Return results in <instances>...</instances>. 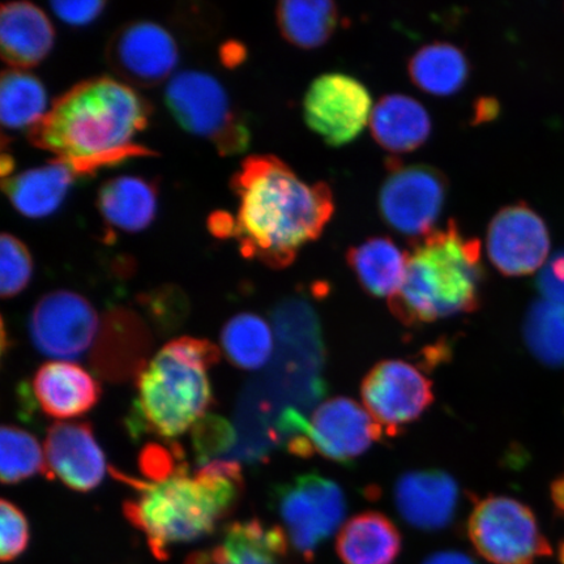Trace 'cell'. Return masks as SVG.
<instances>
[{
    "label": "cell",
    "mask_w": 564,
    "mask_h": 564,
    "mask_svg": "<svg viewBox=\"0 0 564 564\" xmlns=\"http://www.w3.org/2000/svg\"><path fill=\"white\" fill-rule=\"evenodd\" d=\"M238 197L231 237L246 259L282 270L322 236L334 216L333 189L301 180L274 156H251L231 180Z\"/></svg>",
    "instance_id": "6da1fadb"
},
{
    "label": "cell",
    "mask_w": 564,
    "mask_h": 564,
    "mask_svg": "<svg viewBox=\"0 0 564 564\" xmlns=\"http://www.w3.org/2000/svg\"><path fill=\"white\" fill-rule=\"evenodd\" d=\"M152 105L129 84L94 77L61 96L28 132L31 143L65 161L79 178L135 158L156 156L133 141Z\"/></svg>",
    "instance_id": "7a4b0ae2"
},
{
    "label": "cell",
    "mask_w": 564,
    "mask_h": 564,
    "mask_svg": "<svg viewBox=\"0 0 564 564\" xmlns=\"http://www.w3.org/2000/svg\"><path fill=\"white\" fill-rule=\"evenodd\" d=\"M119 477L138 492L124 503L126 518L145 535L152 554L161 561L167 560L173 546L214 532L243 490L241 464L230 460L204 464L194 476L181 464L161 481Z\"/></svg>",
    "instance_id": "3957f363"
},
{
    "label": "cell",
    "mask_w": 564,
    "mask_h": 564,
    "mask_svg": "<svg viewBox=\"0 0 564 564\" xmlns=\"http://www.w3.org/2000/svg\"><path fill=\"white\" fill-rule=\"evenodd\" d=\"M484 278L481 242L465 237L451 220L413 243L403 285L388 303L406 326L474 313L481 303Z\"/></svg>",
    "instance_id": "277c9868"
},
{
    "label": "cell",
    "mask_w": 564,
    "mask_h": 564,
    "mask_svg": "<svg viewBox=\"0 0 564 564\" xmlns=\"http://www.w3.org/2000/svg\"><path fill=\"white\" fill-rule=\"evenodd\" d=\"M221 351L208 340L174 338L140 372L133 432L173 440L207 415L214 401L208 371Z\"/></svg>",
    "instance_id": "5b68a950"
},
{
    "label": "cell",
    "mask_w": 564,
    "mask_h": 564,
    "mask_svg": "<svg viewBox=\"0 0 564 564\" xmlns=\"http://www.w3.org/2000/svg\"><path fill=\"white\" fill-rule=\"evenodd\" d=\"M165 102L182 129L209 140L221 156H235L249 148V126L215 76L183 70L169 82Z\"/></svg>",
    "instance_id": "8992f818"
},
{
    "label": "cell",
    "mask_w": 564,
    "mask_h": 564,
    "mask_svg": "<svg viewBox=\"0 0 564 564\" xmlns=\"http://www.w3.org/2000/svg\"><path fill=\"white\" fill-rule=\"evenodd\" d=\"M468 535L477 553L492 564H533L553 554L534 512L510 497L479 500L468 520Z\"/></svg>",
    "instance_id": "52a82bcc"
},
{
    "label": "cell",
    "mask_w": 564,
    "mask_h": 564,
    "mask_svg": "<svg viewBox=\"0 0 564 564\" xmlns=\"http://www.w3.org/2000/svg\"><path fill=\"white\" fill-rule=\"evenodd\" d=\"M273 505L289 542L303 560L312 562L317 549L341 525L347 500L333 479L308 474L279 486Z\"/></svg>",
    "instance_id": "ba28073f"
},
{
    "label": "cell",
    "mask_w": 564,
    "mask_h": 564,
    "mask_svg": "<svg viewBox=\"0 0 564 564\" xmlns=\"http://www.w3.org/2000/svg\"><path fill=\"white\" fill-rule=\"evenodd\" d=\"M446 195V176L436 169L393 161L379 193L380 215L400 235L420 239L433 231Z\"/></svg>",
    "instance_id": "9c48e42d"
},
{
    "label": "cell",
    "mask_w": 564,
    "mask_h": 564,
    "mask_svg": "<svg viewBox=\"0 0 564 564\" xmlns=\"http://www.w3.org/2000/svg\"><path fill=\"white\" fill-rule=\"evenodd\" d=\"M383 427L366 408L348 398L324 401L307 421L302 436L289 443L294 455L314 453L335 463L349 464L382 438Z\"/></svg>",
    "instance_id": "30bf717a"
},
{
    "label": "cell",
    "mask_w": 564,
    "mask_h": 564,
    "mask_svg": "<svg viewBox=\"0 0 564 564\" xmlns=\"http://www.w3.org/2000/svg\"><path fill=\"white\" fill-rule=\"evenodd\" d=\"M370 91L356 77L326 74L313 82L303 100L310 129L330 147L351 143L370 123Z\"/></svg>",
    "instance_id": "8fae6325"
},
{
    "label": "cell",
    "mask_w": 564,
    "mask_h": 564,
    "mask_svg": "<svg viewBox=\"0 0 564 564\" xmlns=\"http://www.w3.org/2000/svg\"><path fill=\"white\" fill-rule=\"evenodd\" d=\"M361 394L366 411L388 434L419 420L433 404V383L415 366L388 359L365 377Z\"/></svg>",
    "instance_id": "7c38bea8"
},
{
    "label": "cell",
    "mask_w": 564,
    "mask_h": 564,
    "mask_svg": "<svg viewBox=\"0 0 564 564\" xmlns=\"http://www.w3.org/2000/svg\"><path fill=\"white\" fill-rule=\"evenodd\" d=\"M98 315L83 295L56 291L44 295L34 306L30 335L42 355L73 361L86 352L98 333Z\"/></svg>",
    "instance_id": "4fadbf2b"
},
{
    "label": "cell",
    "mask_w": 564,
    "mask_h": 564,
    "mask_svg": "<svg viewBox=\"0 0 564 564\" xmlns=\"http://www.w3.org/2000/svg\"><path fill=\"white\" fill-rule=\"evenodd\" d=\"M178 46L164 26L133 21L118 30L106 47V61L131 87L152 88L171 77L178 65Z\"/></svg>",
    "instance_id": "5bb4252c"
},
{
    "label": "cell",
    "mask_w": 564,
    "mask_h": 564,
    "mask_svg": "<svg viewBox=\"0 0 564 564\" xmlns=\"http://www.w3.org/2000/svg\"><path fill=\"white\" fill-rule=\"evenodd\" d=\"M489 258L506 276H527L545 265L550 251L546 224L525 203L500 209L486 236Z\"/></svg>",
    "instance_id": "9a60e30c"
},
{
    "label": "cell",
    "mask_w": 564,
    "mask_h": 564,
    "mask_svg": "<svg viewBox=\"0 0 564 564\" xmlns=\"http://www.w3.org/2000/svg\"><path fill=\"white\" fill-rule=\"evenodd\" d=\"M45 475L88 492L104 481L106 458L88 422H56L45 441Z\"/></svg>",
    "instance_id": "2e32d148"
},
{
    "label": "cell",
    "mask_w": 564,
    "mask_h": 564,
    "mask_svg": "<svg viewBox=\"0 0 564 564\" xmlns=\"http://www.w3.org/2000/svg\"><path fill=\"white\" fill-rule=\"evenodd\" d=\"M394 500L409 525L425 532L441 531L455 518L458 486L443 470L408 471L399 478Z\"/></svg>",
    "instance_id": "e0dca14e"
},
{
    "label": "cell",
    "mask_w": 564,
    "mask_h": 564,
    "mask_svg": "<svg viewBox=\"0 0 564 564\" xmlns=\"http://www.w3.org/2000/svg\"><path fill=\"white\" fill-rule=\"evenodd\" d=\"M289 544L284 528L258 519L236 521L216 546L189 555L186 564H291Z\"/></svg>",
    "instance_id": "ac0fdd59"
},
{
    "label": "cell",
    "mask_w": 564,
    "mask_h": 564,
    "mask_svg": "<svg viewBox=\"0 0 564 564\" xmlns=\"http://www.w3.org/2000/svg\"><path fill=\"white\" fill-rule=\"evenodd\" d=\"M33 392L48 417H82L101 398V387L82 366L67 361L42 365L33 378Z\"/></svg>",
    "instance_id": "d6986e66"
},
{
    "label": "cell",
    "mask_w": 564,
    "mask_h": 564,
    "mask_svg": "<svg viewBox=\"0 0 564 564\" xmlns=\"http://www.w3.org/2000/svg\"><path fill=\"white\" fill-rule=\"evenodd\" d=\"M55 32L46 13L30 2L2 6L0 13V48L11 68L30 69L51 54Z\"/></svg>",
    "instance_id": "ffe728a7"
},
{
    "label": "cell",
    "mask_w": 564,
    "mask_h": 564,
    "mask_svg": "<svg viewBox=\"0 0 564 564\" xmlns=\"http://www.w3.org/2000/svg\"><path fill=\"white\" fill-rule=\"evenodd\" d=\"M159 185L143 176L122 175L106 181L98 189L97 208L111 230L139 232L158 214Z\"/></svg>",
    "instance_id": "44dd1931"
},
{
    "label": "cell",
    "mask_w": 564,
    "mask_h": 564,
    "mask_svg": "<svg viewBox=\"0 0 564 564\" xmlns=\"http://www.w3.org/2000/svg\"><path fill=\"white\" fill-rule=\"evenodd\" d=\"M77 178L65 161L55 159L47 165L4 178L2 187L20 215L39 220L61 208Z\"/></svg>",
    "instance_id": "7402d4cb"
},
{
    "label": "cell",
    "mask_w": 564,
    "mask_h": 564,
    "mask_svg": "<svg viewBox=\"0 0 564 564\" xmlns=\"http://www.w3.org/2000/svg\"><path fill=\"white\" fill-rule=\"evenodd\" d=\"M401 546L403 539L398 527L376 511L352 517L336 539V552L345 564H393Z\"/></svg>",
    "instance_id": "603a6c76"
},
{
    "label": "cell",
    "mask_w": 564,
    "mask_h": 564,
    "mask_svg": "<svg viewBox=\"0 0 564 564\" xmlns=\"http://www.w3.org/2000/svg\"><path fill=\"white\" fill-rule=\"evenodd\" d=\"M372 138L392 153L419 150L432 133V119L423 106L404 95L384 96L370 118Z\"/></svg>",
    "instance_id": "cb8c5ba5"
},
{
    "label": "cell",
    "mask_w": 564,
    "mask_h": 564,
    "mask_svg": "<svg viewBox=\"0 0 564 564\" xmlns=\"http://www.w3.org/2000/svg\"><path fill=\"white\" fill-rule=\"evenodd\" d=\"M348 264L366 292L392 299L405 278L406 253L392 239L373 237L349 250Z\"/></svg>",
    "instance_id": "d4e9b609"
},
{
    "label": "cell",
    "mask_w": 564,
    "mask_h": 564,
    "mask_svg": "<svg viewBox=\"0 0 564 564\" xmlns=\"http://www.w3.org/2000/svg\"><path fill=\"white\" fill-rule=\"evenodd\" d=\"M408 69L414 86L433 96L457 94L469 77L467 56L447 42L421 47L409 61Z\"/></svg>",
    "instance_id": "484cf974"
},
{
    "label": "cell",
    "mask_w": 564,
    "mask_h": 564,
    "mask_svg": "<svg viewBox=\"0 0 564 564\" xmlns=\"http://www.w3.org/2000/svg\"><path fill=\"white\" fill-rule=\"evenodd\" d=\"M278 24L288 42L301 48L321 47L333 37L340 13L328 0H288L276 10Z\"/></svg>",
    "instance_id": "4316f807"
},
{
    "label": "cell",
    "mask_w": 564,
    "mask_h": 564,
    "mask_svg": "<svg viewBox=\"0 0 564 564\" xmlns=\"http://www.w3.org/2000/svg\"><path fill=\"white\" fill-rule=\"evenodd\" d=\"M47 94L25 69H6L0 80V119L4 129H33L46 116Z\"/></svg>",
    "instance_id": "83f0119b"
},
{
    "label": "cell",
    "mask_w": 564,
    "mask_h": 564,
    "mask_svg": "<svg viewBox=\"0 0 564 564\" xmlns=\"http://www.w3.org/2000/svg\"><path fill=\"white\" fill-rule=\"evenodd\" d=\"M221 347L237 368L250 371L262 369L273 352L270 324L257 314L232 316L221 330Z\"/></svg>",
    "instance_id": "f1b7e54d"
},
{
    "label": "cell",
    "mask_w": 564,
    "mask_h": 564,
    "mask_svg": "<svg viewBox=\"0 0 564 564\" xmlns=\"http://www.w3.org/2000/svg\"><path fill=\"white\" fill-rule=\"evenodd\" d=\"M527 347L541 364L564 365V305L541 300L529 308L524 323Z\"/></svg>",
    "instance_id": "f546056e"
},
{
    "label": "cell",
    "mask_w": 564,
    "mask_h": 564,
    "mask_svg": "<svg viewBox=\"0 0 564 564\" xmlns=\"http://www.w3.org/2000/svg\"><path fill=\"white\" fill-rule=\"evenodd\" d=\"M46 471V460L37 438L23 429L3 426L0 432V478L15 485Z\"/></svg>",
    "instance_id": "4dcf8cb0"
},
{
    "label": "cell",
    "mask_w": 564,
    "mask_h": 564,
    "mask_svg": "<svg viewBox=\"0 0 564 564\" xmlns=\"http://www.w3.org/2000/svg\"><path fill=\"white\" fill-rule=\"evenodd\" d=\"M33 274V260L30 250L12 235L0 238V294L12 299L24 291Z\"/></svg>",
    "instance_id": "1f68e13d"
},
{
    "label": "cell",
    "mask_w": 564,
    "mask_h": 564,
    "mask_svg": "<svg viewBox=\"0 0 564 564\" xmlns=\"http://www.w3.org/2000/svg\"><path fill=\"white\" fill-rule=\"evenodd\" d=\"M193 429L194 448L197 462L202 465L214 462V457L227 453L235 446V429L223 417L204 415Z\"/></svg>",
    "instance_id": "d6a6232c"
},
{
    "label": "cell",
    "mask_w": 564,
    "mask_h": 564,
    "mask_svg": "<svg viewBox=\"0 0 564 564\" xmlns=\"http://www.w3.org/2000/svg\"><path fill=\"white\" fill-rule=\"evenodd\" d=\"M0 558L15 561L30 545V524L24 512L7 499L0 500Z\"/></svg>",
    "instance_id": "836d02e7"
},
{
    "label": "cell",
    "mask_w": 564,
    "mask_h": 564,
    "mask_svg": "<svg viewBox=\"0 0 564 564\" xmlns=\"http://www.w3.org/2000/svg\"><path fill=\"white\" fill-rule=\"evenodd\" d=\"M535 286L544 300L564 305V251L555 253L542 267Z\"/></svg>",
    "instance_id": "e575fe53"
},
{
    "label": "cell",
    "mask_w": 564,
    "mask_h": 564,
    "mask_svg": "<svg viewBox=\"0 0 564 564\" xmlns=\"http://www.w3.org/2000/svg\"><path fill=\"white\" fill-rule=\"evenodd\" d=\"M56 18L70 26H86L101 15L106 3L101 0L87 2H52Z\"/></svg>",
    "instance_id": "d590c367"
},
{
    "label": "cell",
    "mask_w": 564,
    "mask_h": 564,
    "mask_svg": "<svg viewBox=\"0 0 564 564\" xmlns=\"http://www.w3.org/2000/svg\"><path fill=\"white\" fill-rule=\"evenodd\" d=\"M180 465H174L167 451L156 446V444H151L141 455V468H143L147 477L152 478V481H161V479L172 476Z\"/></svg>",
    "instance_id": "8d00e7d4"
},
{
    "label": "cell",
    "mask_w": 564,
    "mask_h": 564,
    "mask_svg": "<svg viewBox=\"0 0 564 564\" xmlns=\"http://www.w3.org/2000/svg\"><path fill=\"white\" fill-rule=\"evenodd\" d=\"M423 564H477L467 554L460 552H441L430 555Z\"/></svg>",
    "instance_id": "74e56055"
},
{
    "label": "cell",
    "mask_w": 564,
    "mask_h": 564,
    "mask_svg": "<svg viewBox=\"0 0 564 564\" xmlns=\"http://www.w3.org/2000/svg\"><path fill=\"white\" fill-rule=\"evenodd\" d=\"M246 51L242 45L228 44L223 48V59L229 67L239 65L245 59Z\"/></svg>",
    "instance_id": "f35d334b"
},
{
    "label": "cell",
    "mask_w": 564,
    "mask_h": 564,
    "mask_svg": "<svg viewBox=\"0 0 564 564\" xmlns=\"http://www.w3.org/2000/svg\"><path fill=\"white\" fill-rule=\"evenodd\" d=\"M550 497H552L555 510L564 514V475L556 477L550 485Z\"/></svg>",
    "instance_id": "ab89813d"
},
{
    "label": "cell",
    "mask_w": 564,
    "mask_h": 564,
    "mask_svg": "<svg viewBox=\"0 0 564 564\" xmlns=\"http://www.w3.org/2000/svg\"><path fill=\"white\" fill-rule=\"evenodd\" d=\"M499 112V105L494 100H482L481 104L478 105L477 109V118L478 122L491 121V119L496 118Z\"/></svg>",
    "instance_id": "60d3db41"
},
{
    "label": "cell",
    "mask_w": 564,
    "mask_h": 564,
    "mask_svg": "<svg viewBox=\"0 0 564 564\" xmlns=\"http://www.w3.org/2000/svg\"><path fill=\"white\" fill-rule=\"evenodd\" d=\"M558 556H560V562L562 564H564V541L561 542V545H560V549H558Z\"/></svg>",
    "instance_id": "b9f144b4"
}]
</instances>
